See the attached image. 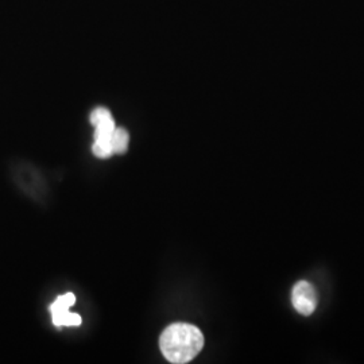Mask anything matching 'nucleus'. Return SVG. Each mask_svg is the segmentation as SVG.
<instances>
[{
  "label": "nucleus",
  "instance_id": "nucleus-1",
  "mask_svg": "<svg viewBox=\"0 0 364 364\" xmlns=\"http://www.w3.org/2000/svg\"><path fill=\"white\" fill-rule=\"evenodd\" d=\"M203 347V332L197 326L186 323L171 324L159 338V348L170 363H189L201 352Z\"/></svg>",
  "mask_w": 364,
  "mask_h": 364
},
{
  "label": "nucleus",
  "instance_id": "nucleus-2",
  "mask_svg": "<svg viewBox=\"0 0 364 364\" xmlns=\"http://www.w3.org/2000/svg\"><path fill=\"white\" fill-rule=\"evenodd\" d=\"M91 124L95 127V142L92 146L93 154L102 159L114 156L112 134L117 126L111 112L105 107L93 109L91 114Z\"/></svg>",
  "mask_w": 364,
  "mask_h": 364
},
{
  "label": "nucleus",
  "instance_id": "nucleus-3",
  "mask_svg": "<svg viewBox=\"0 0 364 364\" xmlns=\"http://www.w3.org/2000/svg\"><path fill=\"white\" fill-rule=\"evenodd\" d=\"M76 296L73 293H66L64 296L57 297V299L50 305L53 324L60 326H77L82 323L81 316L77 313H72L69 309L75 305Z\"/></svg>",
  "mask_w": 364,
  "mask_h": 364
},
{
  "label": "nucleus",
  "instance_id": "nucleus-4",
  "mask_svg": "<svg viewBox=\"0 0 364 364\" xmlns=\"http://www.w3.org/2000/svg\"><path fill=\"white\" fill-rule=\"evenodd\" d=\"M291 302L299 314L311 316L317 306V294L314 287L306 281H299L293 287Z\"/></svg>",
  "mask_w": 364,
  "mask_h": 364
},
{
  "label": "nucleus",
  "instance_id": "nucleus-5",
  "mask_svg": "<svg viewBox=\"0 0 364 364\" xmlns=\"http://www.w3.org/2000/svg\"><path fill=\"white\" fill-rule=\"evenodd\" d=\"M130 135L127 130L117 127L112 134V151L114 154H124L129 149Z\"/></svg>",
  "mask_w": 364,
  "mask_h": 364
}]
</instances>
